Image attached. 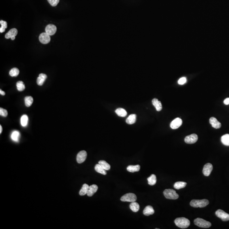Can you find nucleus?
<instances>
[{"label":"nucleus","mask_w":229,"mask_h":229,"mask_svg":"<svg viewBox=\"0 0 229 229\" xmlns=\"http://www.w3.org/2000/svg\"><path fill=\"white\" fill-rule=\"evenodd\" d=\"M174 223L176 226L182 229L187 228L190 225L189 220L184 217L177 218L174 221Z\"/></svg>","instance_id":"f257e3e1"},{"label":"nucleus","mask_w":229,"mask_h":229,"mask_svg":"<svg viewBox=\"0 0 229 229\" xmlns=\"http://www.w3.org/2000/svg\"><path fill=\"white\" fill-rule=\"evenodd\" d=\"M209 201L208 200L193 199L190 202V205L193 208H204L209 204Z\"/></svg>","instance_id":"f03ea898"},{"label":"nucleus","mask_w":229,"mask_h":229,"mask_svg":"<svg viewBox=\"0 0 229 229\" xmlns=\"http://www.w3.org/2000/svg\"><path fill=\"white\" fill-rule=\"evenodd\" d=\"M163 194L166 199H177L179 198V195L173 189H166L163 191Z\"/></svg>","instance_id":"7ed1b4c3"},{"label":"nucleus","mask_w":229,"mask_h":229,"mask_svg":"<svg viewBox=\"0 0 229 229\" xmlns=\"http://www.w3.org/2000/svg\"><path fill=\"white\" fill-rule=\"evenodd\" d=\"M194 223L196 226L202 228H209L211 226V223L199 218L195 219Z\"/></svg>","instance_id":"20e7f679"},{"label":"nucleus","mask_w":229,"mask_h":229,"mask_svg":"<svg viewBox=\"0 0 229 229\" xmlns=\"http://www.w3.org/2000/svg\"><path fill=\"white\" fill-rule=\"evenodd\" d=\"M137 200L136 196L133 193H128L121 197V200L122 202H134Z\"/></svg>","instance_id":"39448f33"},{"label":"nucleus","mask_w":229,"mask_h":229,"mask_svg":"<svg viewBox=\"0 0 229 229\" xmlns=\"http://www.w3.org/2000/svg\"><path fill=\"white\" fill-rule=\"evenodd\" d=\"M216 215L218 218H220L223 221H228L229 220V214L222 210H218L216 212Z\"/></svg>","instance_id":"423d86ee"},{"label":"nucleus","mask_w":229,"mask_h":229,"mask_svg":"<svg viewBox=\"0 0 229 229\" xmlns=\"http://www.w3.org/2000/svg\"><path fill=\"white\" fill-rule=\"evenodd\" d=\"M198 137L197 134H193L187 136L185 138V142L187 144H193L197 141Z\"/></svg>","instance_id":"0eeeda50"},{"label":"nucleus","mask_w":229,"mask_h":229,"mask_svg":"<svg viewBox=\"0 0 229 229\" xmlns=\"http://www.w3.org/2000/svg\"><path fill=\"white\" fill-rule=\"evenodd\" d=\"M39 39L40 43L43 44H47L50 42L51 37L47 33L45 32L40 34Z\"/></svg>","instance_id":"6e6552de"},{"label":"nucleus","mask_w":229,"mask_h":229,"mask_svg":"<svg viewBox=\"0 0 229 229\" xmlns=\"http://www.w3.org/2000/svg\"><path fill=\"white\" fill-rule=\"evenodd\" d=\"M87 157V153L85 151H81L78 153L77 155V162L79 163H81L85 161Z\"/></svg>","instance_id":"1a4fd4ad"},{"label":"nucleus","mask_w":229,"mask_h":229,"mask_svg":"<svg viewBox=\"0 0 229 229\" xmlns=\"http://www.w3.org/2000/svg\"><path fill=\"white\" fill-rule=\"evenodd\" d=\"M182 123H183L182 120L179 118H177L171 122L170 127L173 130L177 129L182 125Z\"/></svg>","instance_id":"9d476101"},{"label":"nucleus","mask_w":229,"mask_h":229,"mask_svg":"<svg viewBox=\"0 0 229 229\" xmlns=\"http://www.w3.org/2000/svg\"><path fill=\"white\" fill-rule=\"evenodd\" d=\"M57 27L53 24H49L45 27V32L50 36L54 35L57 32Z\"/></svg>","instance_id":"9b49d317"},{"label":"nucleus","mask_w":229,"mask_h":229,"mask_svg":"<svg viewBox=\"0 0 229 229\" xmlns=\"http://www.w3.org/2000/svg\"><path fill=\"white\" fill-rule=\"evenodd\" d=\"M213 167L211 163H208L204 165L203 169V173L204 175L206 177L209 176L212 171Z\"/></svg>","instance_id":"f8f14e48"},{"label":"nucleus","mask_w":229,"mask_h":229,"mask_svg":"<svg viewBox=\"0 0 229 229\" xmlns=\"http://www.w3.org/2000/svg\"><path fill=\"white\" fill-rule=\"evenodd\" d=\"M209 122L213 127L215 129H219L221 127V124L214 117H211L209 120Z\"/></svg>","instance_id":"ddd939ff"},{"label":"nucleus","mask_w":229,"mask_h":229,"mask_svg":"<svg viewBox=\"0 0 229 229\" xmlns=\"http://www.w3.org/2000/svg\"><path fill=\"white\" fill-rule=\"evenodd\" d=\"M47 78V76L44 73H40L37 80V85L40 86L43 85L44 81H45V79H46Z\"/></svg>","instance_id":"4468645a"},{"label":"nucleus","mask_w":229,"mask_h":229,"mask_svg":"<svg viewBox=\"0 0 229 229\" xmlns=\"http://www.w3.org/2000/svg\"><path fill=\"white\" fill-rule=\"evenodd\" d=\"M98 189V187L96 185H93L89 186L87 193V195L88 196H92L97 191Z\"/></svg>","instance_id":"2eb2a0df"},{"label":"nucleus","mask_w":229,"mask_h":229,"mask_svg":"<svg viewBox=\"0 0 229 229\" xmlns=\"http://www.w3.org/2000/svg\"><path fill=\"white\" fill-rule=\"evenodd\" d=\"M152 103L154 106L156 108L157 111H160L162 109L161 102L157 98H154L152 100Z\"/></svg>","instance_id":"dca6fc26"},{"label":"nucleus","mask_w":229,"mask_h":229,"mask_svg":"<svg viewBox=\"0 0 229 229\" xmlns=\"http://www.w3.org/2000/svg\"><path fill=\"white\" fill-rule=\"evenodd\" d=\"M154 213L155 210H154L153 208L150 205L146 207L143 211V214L146 216H149L153 214Z\"/></svg>","instance_id":"f3484780"},{"label":"nucleus","mask_w":229,"mask_h":229,"mask_svg":"<svg viewBox=\"0 0 229 229\" xmlns=\"http://www.w3.org/2000/svg\"><path fill=\"white\" fill-rule=\"evenodd\" d=\"M17 32H17V30L16 28H12L6 34L5 37L7 39L11 38V37L16 36L17 34Z\"/></svg>","instance_id":"a211bd4d"},{"label":"nucleus","mask_w":229,"mask_h":229,"mask_svg":"<svg viewBox=\"0 0 229 229\" xmlns=\"http://www.w3.org/2000/svg\"><path fill=\"white\" fill-rule=\"evenodd\" d=\"M140 165H136V166H132V165H130V166H128L127 167V170L128 171V172H130L133 173L134 172H137L139 171L140 169Z\"/></svg>","instance_id":"6ab92c4d"},{"label":"nucleus","mask_w":229,"mask_h":229,"mask_svg":"<svg viewBox=\"0 0 229 229\" xmlns=\"http://www.w3.org/2000/svg\"><path fill=\"white\" fill-rule=\"evenodd\" d=\"M136 119V114H131L126 120V122L129 124H134L135 123Z\"/></svg>","instance_id":"aec40b11"},{"label":"nucleus","mask_w":229,"mask_h":229,"mask_svg":"<svg viewBox=\"0 0 229 229\" xmlns=\"http://www.w3.org/2000/svg\"><path fill=\"white\" fill-rule=\"evenodd\" d=\"M130 208L134 212H138L140 209V206L137 202H132L130 205Z\"/></svg>","instance_id":"412c9836"},{"label":"nucleus","mask_w":229,"mask_h":229,"mask_svg":"<svg viewBox=\"0 0 229 229\" xmlns=\"http://www.w3.org/2000/svg\"><path fill=\"white\" fill-rule=\"evenodd\" d=\"M89 186L87 184H84L83 187H81V189L80 191H79V195L80 196H84L85 195V194H87L88 189H89Z\"/></svg>","instance_id":"4be33fe9"},{"label":"nucleus","mask_w":229,"mask_h":229,"mask_svg":"<svg viewBox=\"0 0 229 229\" xmlns=\"http://www.w3.org/2000/svg\"><path fill=\"white\" fill-rule=\"evenodd\" d=\"M147 180H148V184H149V185H155L157 182L156 175L154 174H151L150 177H148Z\"/></svg>","instance_id":"5701e85b"},{"label":"nucleus","mask_w":229,"mask_h":229,"mask_svg":"<svg viewBox=\"0 0 229 229\" xmlns=\"http://www.w3.org/2000/svg\"><path fill=\"white\" fill-rule=\"evenodd\" d=\"M115 113L120 117H124L127 115V112L125 110L121 108H119L115 110Z\"/></svg>","instance_id":"b1692460"},{"label":"nucleus","mask_w":229,"mask_h":229,"mask_svg":"<svg viewBox=\"0 0 229 229\" xmlns=\"http://www.w3.org/2000/svg\"><path fill=\"white\" fill-rule=\"evenodd\" d=\"M98 164L105 170H109L110 169V166L105 160H100L98 162Z\"/></svg>","instance_id":"393cba45"},{"label":"nucleus","mask_w":229,"mask_h":229,"mask_svg":"<svg viewBox=\"0 0 229 229\" xmlns=\"http://www.w3.org/2000/svg\"><path fill=\"white\" fill-rule=\"evenodd\" d=\"M95 170L97 172L102 174L103 175H106L107 172L106 170L101 166L99 164H96L95 166Z\"/></svg>","instance_id":"a878e982"},{"label":"nucleus","mask_w":229,"mask_h":229,"mask_svg":"<svg viewBox=\"0 0 229 229\" xmlns=\"http://www.w3.org/2000/svg\"><path fill=\"white\" fill-rule=\"evenodd\" d=\"M221 141L225 146H229V134H225L221 137Z\"/></svg>","instance_id":"bb28decb"},{"label":"nucleus","mask_w":229,"mask_h":229,"mask_svg":"<svg viewBox=\"0 0 229 229\" xmlns=\"http://www.w3.org/2000/svg\"><path fill=\"white\" fill-rule=\"evenodd\" d=\"M187 183L185 182H177L174 184V187L176 189L179 190L185 187Z\"/></svg>","instance_id":"cd10ccee"},{"label":"nucleus","mask_w":229,"mask_h":229,"mask_svg":"<svg viewBox=\"0 0 229 229\" xmlns=\"http://www.w3.org/2000/svg\"><path fill=\"white\" fill-rule=\"evenodd\" d=\"M28 117L26 115H24L22 116L20 119V123L21 125L24 127L26 126L28 123Z\"/></svg>","instance_id":"c85d7f7f"},{"label":"nucleus","mask_w":229,"mask_h":229,"mask_svg":"<svg viewBox=\"0 0 229 229\" xmlns=\"http://www.w3.org/2000/svg\"><path fill=\"white\" fill-rule=\"evenodd\" d=\"M20 136V134L18 131H14L11 134V139L14 141L18 142L19 141V139Z\"/></svg>","instance_id":"c756f323"},{"label":"nucleus","mask_w":229,"mask_h":229,"mask_svg":"<svg viewBox=\"0 0 229 229\" xmlns=\"http://www.w3.org/2000/svg\"><path fill=\"white\" fill-rule=\"evenodd\" d=\"M33 98L32 96H26L25 98V105L27 107L32 105L33 102Z\"/></svg>","instance_id":"7c9ffc66"},{"label":"nucleus","mask_w":229,"mask_h":229,"mask_svg":"<svg viewBox=\"0 0 229 229\" xmlns=\"http://www.w3.org/2000/svg\"><path fill=\"white\" fill-rule=\"evenodd\" d=\"M19 70L17 68H14L9 71V75L12 77H16L19 74Z\"/></svg>","instance_id":"2f4dec72"},{"label":"nucleus","mask_w":229,"mask_h":229,"mask_svg":"<svg viewBox=\"0 0 229 229\" xmlns=\"http://www.w3.org/2000/svg\"><path fill=\"white\" fill-rule=\"evenodd\" d=\"M17 89L19 91H22L25 89V86L24 82L22 81H18L16 84Z\"/></svg>","instance_id":"473e14b6"},{"label":"nucleus","mask_w":229,"mask_h":229,"mask_svg":"<svg viewBox=\"0 0 229 229\" xmlns=\"http://www.w3.org/2000/svg\"><path fill=\"white\" fill-rule=\"evenodd\" d=\"M0 115L6 117L8 115L7 111L5 109L2 108H0Z\"/></svg>","instance_id":"72a5a7b5"},{"label":"nucleus","mask_w":229,"mask_h":229,"mask_svg":"<svg viewBox=\"0 0 229 229\" xmlns=\"http://www.w3.org/2000/svg\"><path fill=\"white\" fill-rule=\"evenodd\" d=\"M49 3L53 7H55L58 4L60 0H48Z\"/></svg>","instance_id":"f704fd0d"},{"label":"nucleus","mask_w":229,"mask_h":229,"mask_svg":"<svg viewBox=\"0 0 229 229\" xmlns=\"http://www.w3.org/2000/svg\"><path fill=\"white\" fill-rule=\"evenodd\" d=\"M187 83V79L185 77H183L179 79L178 83L180 85H183Z\"/></svg>","instance_id":"c9c22d12"},{"label":"nucleus","mask_w":229,"mask_h":229,"mask_svg":"<svg viewBox=\"0 0 229 229\" xmlns=\"http://www.w3.org/2000/svg\"><path fill=\"white\" fill-rule=\"evenodd\" d=\"M0 24L1 25V27L4 28H7V22L1 20L0 21Z\"/></svg>","instance_id":"e433bc0d"},{"label":"nucleus","mask_w":229,"mask_h":229,"mask_svg":"<svg viewBox=\"0 0 229 229\" xmlns=\"http://www.w3.org/2000/svg\"><path fill=\"white\" fill-rule=\"evenodd\" d=\"M224 103L225 105H228V104H229V98H226L225 100L224 101Z\"/></svg>","instance_id":"4c0bfd02"},{"label":"nucleus","mask_w":229,"mask_h":229,"mask_svg":"<svg viewBox=\"0 0 229 229\" xmlns=\"http://www.w3.org/2000/svg\"><path fill=\"white\" fill-rule=\"evenodd\" d=\"M5 30H6V28H3L2 27H1V28H0V32L1 33H3L5 31Z\"/></svg>","instance_id":"58836bf2"},{"label":"nucleus","mask_w":229,"mask_h":229,"mask_svg":"<svg viewBox=\"0 0 229 229\" xmlns=\"http://www.w3.org/2000/svg\"><path fill=\"white\" fill-rule=\"evenodd\" d=\"M0 94H1V95H2V96H4V95H5V92L3 91V90H2L1 89L0 90Z\"/></svg>","instance_id":"ea45409f"},{"label":"nucleus","mask_w":229,"mask_h":229,"mask_svg":"<svg viewBox=\"0 0 229 229\" xmlns=\"http://www.w3.org/2000/svg\"><path fill=\"white\" fill-rule=\"evenodd\" d=\"M2 127L1 126V125H0V133L1 134L2 132Z\"/></svg>","instance_id":"a19ab883"},{"label":"nucleus","mask_w":229,"mask_h":229,"mask_svg":"<svg viewBox=\"0 0 229 229\" xmlns=\"http://www.w3.org/2000/svg\"><path fill=\"white\" fill-rule=\"evenodd\" d=\"M15 37H11V40H15Z\"/></svg>","instance_id":"79ce46f5"}]
</instances>
